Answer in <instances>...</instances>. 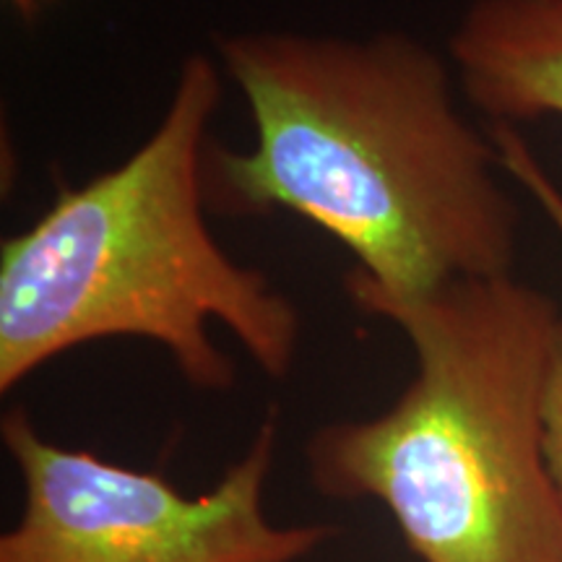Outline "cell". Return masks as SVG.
<instances>
[{
    "mask_svg": "<svg viewBox=\"0 0 562 562\" xmlns=\"http://www.w3.org/2000/svg\"><path fill=\"white\" fill-rule=\"evenodd\" d=\"M216 53L256 146L209 144V209L294 211L355 256L351 273L402 297L516 269L521 211L438 53L396 32H243L216 37Z\"/></svg>",
    "mask_w": 562,
    "mask_h": 562,
    "instance_id": "cell-1",
    "label": "cell"
},
{
    "mask_svg": "<svg viewBox=\"0 0 562 562\" xmlns=\"http://www.w3.org/2000/svg\"><path fill=\"white\" fill-rule=\"evenodd\" d=\"M344 286L402 328L417 372L383 414L313 435L315 487L381 503L422 562H562V490L544 446L558 302L513 273L412 297L351 271Z\"/></svg>",
    "mask_w": 562,
    "mask_h": 562,
    "instance_id": "cell-2",
    "label": "cell"
},
{
    "mask_svg": "<svg viewBox=\"0 0 562 562\" xmlns=\"http://www.w3.org/2000/svg\"><path fill=\"white\" fill-rule=\"evenodd\" d=\"M222 74L182 63L170 108L115 170L68 188L0 245V393L89 341L159 344L193 389L227 391L235 364L220 321L273 381L290 375L300 313L263 271L227 256L206 222L209 123Z\"/></svg>",
    "mask_w": 562,
    "mask_h": 562,
    "instance_id": "cell-3",
    "label": "cell"
},
{
    "mask_svg": "<svg viewBox=\"0 0 562 562\" xmlns=\"http://www.w3.org/2000/svg\"><path fill=\"white\" fill-rule=\"evenodd\" d=\"M277 419L201 495L42 438L13 406L0 422L5 451L24 482V510L0 537V562H297L336 529L281 526L266 513Z\"/></svg>",
    "mask_w": 562,
    "mask_h": 562,
    "instance_id": "cell-4",
    "label": "cell"
},
{
    "mask_svg": "<svg viewBox=\"0 0 562 562\" xmlns=\"http://www.w3.org/2000/svg\"><path fill=\"white\" fill-rule=\"evenodd\" d=\"M448 50L461 94L492 125L562 121V0H474Z\"/></svg>",
    "mask_w": 562,
    "mask_h": 562,
    "instance_id": "cell-5",
    "label": "cell"
},
{
    "mask_svg": "<svg viewBox=\"0 0 562 562\" xmlns=\"http://www.w3.org/2000/svg\"><path fill=\"white\" fill-rule=\"evenodd\" d=\"M490 136L503 172L537 201V206L544 211V216L562 237V188L547 175L529 140L513 125H492Z\"/></svg>",
    "mask_w": 562,
    "mask_h": 562,
    "instance_id": "cell-6",
    "label": "cell"
},
{
    "mask_svg": "<svg viewBox=\"0 0 562 562\" xmlns=\"http://www.w3.org/2000/svg\"><path fill=\"white\" fill-rule=\"evenodd\" d=\"M544 446L547 461L562 490V323L558 339H554L550 375L544 391Z\"/></svg>",
    "mask_w": 562,
    "mask_h": 562,
    "instance_id": "cell-7",
    "label": "cell"
},
{
    "mask_svg": "<svg viewBox=\"0 0 562 562\" xmlns=\"http://www.w3.org/2000/svg\"><path fill=\"white\" fill-rule=\"evenodd\" d=\"M13 5H16V9L21 11V13H26V16H32L34 11H37V5L42 3V0H11Z\"/></svg>",
    "mask_w": 562,
    "mask_h": 562,
    "instance_id": "cell-8",
    "label": "cell"
}]
</instances>
